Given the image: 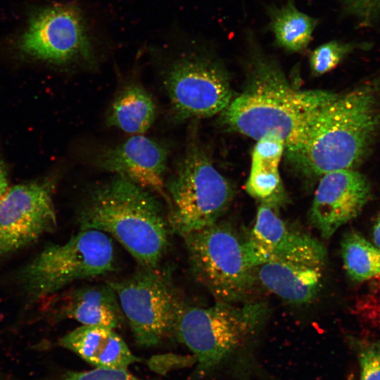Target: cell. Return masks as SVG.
I'll return each instance as SVG.
<instances>
[{
    "label": "cell",
    "mask_w": 380,
    "mask_h": 380,
    "mask_svg": "<svg viewBox=\"0 0 380 380\" xmlns=\"http://www.w3.org/2000/svg\"><path fill=\"white\" fill-rule=\"evenodd\" d=\"M371 197V185L359 171L343 169L321 176L310 209V221L324 239L355 218Z\"/></svg>",
    "instance_id": "cell-13"
},
{
    "label": "cell",
    "mask_w": 380,
    "mask_h": 380,
    "mask_svg": "<svg viewBox=\"0 0 380 380\" xmlns=\"http://www.w3.org/2000/svg\"><path fill=\"white\" fill-rule=\"evenodd\" d=\"M50 380H143L127 369L97 368L89 371H68Z\"/></svg>",
    "instance_id": "cell-23"
},
{
    "label": "cell",
    "mask_w": 380,
    "mask_h": 380,
    "mask_svg": "<svg viewBox=\"0 0 380 380\" xmlns=\"http://www.w3.org/2000/svg\"><path fill=\"white\" fill-rule=\"evenodd\" d=\"M59 299L58 316L82 325L115 329L125 319L117 295L108 282L70 290Z\"/></svg>",
    "instance_id": "cell-16"
},
{
    "label": "cell",
    "mask_w": 380,
    "mask_h": 380,
    "mask_svg": "<svg viewBox=\"0 0 380 380\" xmlns=\"http://www.w3.org/2000/svg\"><path fill=\"white\" fill-rule=\"evenodd\" d=\"M169 150L164 144L135 134L113 146L99 150L92 164L103 171L127 178L167 199L164 176Z\"/></svg>",
    "instance_id": "cell-14"
},
{
    "label": "cell",
    "mask_w": 380,
    "mask_h": 380,
    "mask_svg": "<svg viewBox=\"0 0 380 380\" xmlns=\"http://www.w3.org/2000/svg\"><path fill=\"white\" fill-rule=\"evenodd\" d=\"M322 266L271 261L254 267V274L269 291L296 305L313 301L322 283Z\"/></svg>",
    "instance_id": "cell-17"
},
{
    "label": "cell",
    "mask_w": 380,
    "mask_h": 380,
    "mask_svg": "<svg viewBox=\"0 0 380 380\" xmlns=\"http://www.w3.org/2000/svg\"><path fill=\"white\" fill-rule=\"evenodd\" d=\"M343 8L365 25L380 18V0H340Z\"/></svg>",
    "instance_id": "cell-25"
},
{
    "label": "cell",
    "mask_w": 380,
    "mask_h": 380,
    "mask_svg": "<svg viewBox=\"0 0 380 380\" xmlns=\"http://www.w3.org/2000/svg\"><path fill=\"white\" fill-rule=\"evenodd\" d=\"M18 47L27 56L55 64L91 63L94 58L84 18L72 4L51 5L35 13Z\"/></svg>",
    "instance_id": "cell-10"
},
{
    "label": "cell",
    "mask_w": 380,
    "mask_h": 380,
    "mask_svg": "<svg viewBox=\"0 0 380 380\" xmlns=\"http://www.w3.org/2000/svg\"><path fill=\"white\" fill-rule=\"evenodd\" d=\"M380 129V77L337 96L325 106L300 145L287 153L303 172L315 176L355 168Z\"/></svg>",
    "instance_id": "cell-3"
},
{
    "label": "cell",
    "mask_w": 380,
    "mask_h": 380,
    "mask_svg": "<svg viewBox=\"0 0 380 380\" xmlns=\"http://www.w3.org/2000/svg\"><path fill=\"white\" fill-rule=\"evenodd\" d=\"M8 175L5 165L0 157V198L7 191Z\"/></svg>",
    "instance_id": "cell-26"
},
{
    "label": "cell",
    "mask_w": 380,
    "mask_h": 380,
    "mask_svg": "<svg viewBox=\"0 0 380 380\" xmlns=\"http://www.w3.org/2000/svg\"><path fill=\"white\" fill-rule=\"evenodd\" d=\"M156 106L151 95L141 85L131 84L113 99L106 116L107 126L127 133L142 134L153 124Z\"/></svg>",
    "instance_id": "cell-19"
},
{
    "label": "cell",
    "mask_w": 380,
    "mask_h": 380,
    "mask_svg": "<svg viewBox=\"0 0 380 380\" xmlns=\"http://www.w3.org/2000/svg\"><path fill=\"white\" fill-rule=\"evenodd\" d=\"M115 252L111 239L95 229H80L63 244L44 249L20 271L28 296L37 299L70 283L112 272Z\"/></svg>",
    "instance_id": "cell-6"
},
{
    "label": "cell",
    "mask_w": 380,
    "mask_h": 380,
    "mask_svg": "<svg viewBox=\"0 0 380 380\" xmlns=\"http://www.w3.org/2000/svg\"><path fill=\"white\" fill-rule=\"evenodd\" d=\"M358 44L332 40L322 44L310 54L309 64L311 72L322 75L336 68Z\"/></svg>",
    "instance_id": "cell-22"
},
{
    "label": "cell",
    "mask_w": 380,
    "mask_h": 380,
    "mask_svg": "<svg viewBox=\"0 0 380 380\" xmlns=\"http://www.w3.org/2000/svg\"><path fill=\"white\" fill-rule=\"evenodd\" d=\"M372 239L373 244L380 250V213L373 224Z\"/></svg>",
    "instance_id": "cell-27"
},
{
    "label": "cell",
    "mask_w": 380,
    "mask_h": 380,
    "mask_svg": "<svg viewBox=\"0 0 380 380\" xmlns=\"http://www.w3.org/2000/svg\"><path fill=\"white\" fill-rule=\"evenodd\" d=\"M141 268L129 277L108 283L117 295L137 343L150 347L175 332L184 303L157 268Z\"/></svg>",
    "instance_id": "cell-8"
},
{
    "label": "cell",
    "mask_w": 380,
    "mask_h": 380,
    "mask_svg": "<svg viewBox=\"0 0 380 380\" xmlns=\"http://www.w3.org/2000/svg\"><path fill=\"white\" fill-rule=\"evenodd\" d=\"M51 180L15 185L0 198V257L37 241L57 226Z\"/></svg>",
    "instance_id": "cell-11"
},
{
    "label": "cell",
    "mask_w": 380,
    "mask_h": 380,
    "mask_svg": "<svg viewBox=\"0 0 380 380\" xmlns=\"http://www.w3.org/2000/svg\"><path fill=\"white\" fill-rule=\"evenodd\" d=\"M344 269L355 281L380 277V250L359 232H347L341 242Z\"/></svg>",
    "instance_id": "cell-21"
},
{
    "label": "cell",
    "mask_w": 380,
    "mask_h": 380,
    "mask_svg": "<svg viewBox=\"0 0 380 380\" xmlns=\"http://www.w3.org/2000/svg\"><path fill=\"white\" fill-rule=\"evenodd\" d=\"M269 28L277 46L290 53L305 51L310 44L317 20L299 11L294 0L280 7L269 6Z\"/></svg>",
    "instance_id": "cell-20"
},
{
    "label": "cell",
    "mask_w": 380,
    "mask_h": 380,
    "mask_svg": "<svg viewBox=\"0 0 380 380\" xmlns=\"http://www.w3.org/2000/svg\"><path fill=\"white\" fill-rule=\"evenodd\" d=\"M165 188L170 229L181 237L219 222L234 196L229 181L194 144L177 163Z\"/></svg>",
    "instance_id": "cell-5"
},
{
    "label": "cell",
    "mask_w": 380,
    "mask_h": 380,
    "mask_svg": "<svg viewBox=\"0 0 380 380\" xmlns=\"http://www.w3.org/2000/svg\"><path fill=\"white\" fill-rule=\"evenodd\" d=\"M191 270L216 302L241 300L255 280L243 242L228 225L217 222L182 236Z\"/></svg>",
    "instance_id": "cell-7"
},
{
    "label": "cell",
    "mask_w": 380,
    "mask_h": 380,
    "mask_svg": "<svg viewBox=\"0 0 380 380\" xmlns=\"http://www.w3.org/2000/svg\"><path fill=\"white\" fill-rule=\"evenodd\" d=\"M78 220L80 229L114 237L141 267L157 268L167 249L171 231L155 193L120 175L90 189Z\"/></svg>",
    "instance_id": "cell-4"
},
{
    "label": "cell",
    "mask_w": 380,
    "mask_h": 380,
    "mask_svg": "<svg viewBox=\"0 0 380 380\" xmlns=\"http://www.w3.org/2000/svg\"><path fill=\"white\" fill-rule=\"evenodd\" d=\"M163 84L177 121L222 113L234 98L225 69L203 55L176 60L167 70Z\"/></svg>",
    "instance_id": "cell-9"
},
{
    "label": "cell",
    "mask_w": 380,
    "mask_h": 380,
    "mask_svg": "<svg viewBox=\"0 0 380 380\" xmlns=\"http://www.w3.org/2000/svg\"><path fill=\"white\" fill-rule=\"evenodd\" d=\"M268 312L265 303L243 306L216 302L201 308L184 304L175 334L194 355V380L222 374L234 380H252L261 373L250 345Z\"/></svg>",
    "instance_id": "cell-2"
},
{
    "label": "cell",
    "mask_w": 380,
    "mask_h": 380,
    "mask_svg": "<svg viewBox=\"0 0 380 380\" xmlns=\"http://www.w3.org/2000/svg\"><path fill=\"white\" fill-rule=\"evenodd\" d=\"M59 344L97 368L127 369L139 360L109 327L81 325L63 336Z\"/></svg>",
    "instance_id": "cell-15"
},
{
    "label": "cell",
    "mask_w": 380,
    "mask_h": 380,
    "mask_svg": "<svg viewBox=\"0 0 380 380\" xmlns=\"http://www.w3.org/2000/svg\"><path fill=\"white\" fill-rule=\"evenodd\" d=\"M285 144L279 138L267 135L254 146L246 190L260 203L278 208L285 201L279 164Z\"/></svg>",
    "instance_id": "cell-18"
},
{
    "label": "cell",
    "mask_w": 380,
    "mask_h": 380,
    "mask_svg": "<svg viewBox=\"0 0 380 380\" xmlns=\"http://www.w3.org/2000/svg\"><path fill=\"white\" fill-rule=\"evenodd\" d=\"M249 76L243 91L222 112L231 129L255 140L267 135L281 139L286 153L302 142L321 110L338 94L301 90L288 82L277 63L248 33Z\"/></svg>",
    "instance_id": "cell-1"
},
{
    "label": "cell",
    "mask_w": 380,
    "mask_h": 380,
    "mask_svg": "<svg viewBox=\"0 0 380 380\" xmlns=\"http://www.w3.org/2000/svg\"><path fill=\"white\" fill-rule=\"evenodd\" d=\"M277 208L260 203L248 240L243 242L246 260L255 267L271 261L324 266L327 251L316 238L293 231L279 217Z\"/></svg>",
    "instance_id": "cell-12"
},
{
    "label": "cell",
    "mask_w": 380,
    "mask_h": 380,
    "mask_svg": "<svg viewBox=\"0 0 380 380\" xmlns=\"http://www.w3.org/2000/svg\"><path fill=\"white\" fill-rule=\"evenodd\" d=\"M358 357L360 380H380V341L363 346Z\"/></svg>",
    "instance_id": "cell-24"
}]
</instances>
